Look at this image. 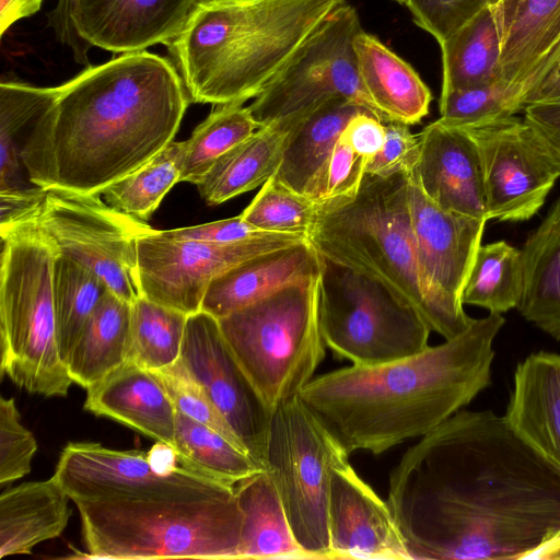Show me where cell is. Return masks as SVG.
I'll use <instances>...</instances> for the list:
<instances>
[{
	"label": "cell",
	"mask_w": 560,
	"mask_h": 560,
	"mask_svg": "<svg viewBox=\"0 0 560 560\" xmlns=\"http://www.w3.org/2000/svg\"><path fill=\"white\" fill-rule=\"evenodd\" d=\"M386 501L411 560L544 559L560 537V470L492 410L419 438Z\"/></svg>",
	"instance_id": "1"
},
{
	"label": "cell",
	"mask_w": 560,
	"mask_h": 560,
	"mask_svg": "<svg viewBox=\"0 0 560 560\" xmlns=\"http://www.w3.org/2000/svg\"><path fill=\"white\" fill-rule=\"evenodd\" d=\"M190 103L165 57L141 50L89 66L32 122L26 176L43 189L100 194L172 142Z\"/></svg>",
	"instance_id": "2"
},
{
	"label": "cell",
	"mask_w": 560,
	"mask_h": 560,
	"mask_svg": "<svg viewBox=\"0 0 560 560\" xmlns=\"http://www.w3.org/2000/svg\"><path fill=\"white\" fill-rule=\"evenodd\" d=\"M502 314L474 318L443 343L380 365H350L314 377L300 398L350 455H374L421 438L491 383Z\"/></svg>",
	"instance_id": "3"
},
{
	"label": "cell",
	"mask_w": 560,
	"mask_h": 560,
	"mask_svg": "<svg viewBox=\"0 0 560 560\" xmlns=\"http://www.w3.org/2000/svg\"><path fill=\"white\" fill-rule=\"evenodd\" d=\"M346 0H200L167 43L191 103L255 98Z\"/></svg>",
	"instance_id": "4"
},
{
	"label": "cell",
	"mask_w": 560,
	"mask_h": 560,
	"mask_svg": "<svg viewBox=\"0 0 560 560\" xmlns=\"http://www.w3.org/2000/svg\"><path fill=\"white\" fill-rule=\"evenodd\" d=\"M73 503L84 558L237 559L243 514L234 488Z\"/></svg>",
	"instance_id": "5"
},
{
	"label": "cell",
	"mask_w": 560,
	"mask_h": 560,
	"mask_svg": "<svg viewBox=\"0 0 560 560\" xmlns=\"http://www.w3.org/2000/svg\"><path fill=\"white\" fill-rule=\"evenodd\" d=\"M0 234L1 375L32 394L66 396L73 381L57 342L58 249L32 214L0 226Z\"/></svg>",
	"instance_id": "6"
},
{
	"label": "cell",
	"mask_w": 560,
	"mask_h": 560,
	"mask_svg": "<svg viewBox=\"0 0 560 560\" xmlns=\"http://www.w3.org/2000/svg\"><path fill=\"white\" fill-rule=\"evenodd\" d=\"M408 174L382 177L365 173L354 195L318 203L308 241L320 256L382 282L427 323Z\"/></svg>",
	"instance_id": "7"
},
{
	"label": "cell",
	"mask_w": 560,
	"mask_h": 560,
	"mask_svg": "<svg viewBox=\"0 0 560 560\" xmlns=\"http://www.w3.org/2000/svg\"><path fill=\"white\" fill-rule=\"evenodd\" d=\"M319 276L292 282L218 319L232 353L272 412L300 395L325 358Z\"/></svg>",
	"instance_id": "8"
},
{
	"label": "cell",
	"mask_w": 560,
	"mask_h": 560,
	"mask_svg": "<svg viewBox=\"0 0 560 560\" xmlns=\"http://www.w3.org/2000/svg\"><path fill=\"white\" fill-rule=\"evenodd\" d=\"M319 326L331 352L354 365L413 355L432 331L419 312L378 280L320 256Z\"/></svg>",
	"instance_id": "9"
},
{
	"label": "cell",
	"mask_w": 560,
	"mask_h": 560,
	"mask_svg": "<svg viewBox=\"0 0 560 560\" xmlns=\"http://www.w3.org/2000/svg\"><path fill=\"white\" fill-rule=\"evenodd\" d=\"M348 459L349 454L316 420L300 396L275 409L266 466L292 532L310 559H330L331 470Z\"/></svg>",
	"instance_id": "10"
},
{
	"label": "cell",
	"mask_w": 560,
	"mask_h": 560,
	"mask_svg": "<svg viewBox=\"0 0 560 560\" xmlns=\"http://www.w3.org/2000/svg\"><path fill=\"white\" fill-rule=\"evenodd\" d=\"M347 1L331 11L248 106L261 127L330 98H347L384 118L360 78L354 42L362 31Z\"/></svg>",
	"instance_id": "11"
},
{
	"label": "cell",
	"mask_w": 560,
	"mask_h": 560,
	"mask_svg": "<svg viewBox=\"0 0 560 560\" xmlns=\"http://www.w3.org/2000/svg\"><path fill=\"white\" fill-rule=\"evenodd\" d=\"M100 195L49 188L32 217L60 255L89 268L110 292L133 303L140 296L137 242L153 229Z\"/></svg>",
	"instance_id": "12"
},
{
	"label": "cell",
	"mask_w": 560,
	"mask_h": 560,
	"mask_svg": "<svg viewBox=\"0 0 560 560\" xmlns=\"http://www.w3.org/2000/svg\"><path fill=\"white\" fill-rule=\"evenodd\" d=\"M407 190L427 323L448 340L474 320L460 298L487 221L440 208L423 192L413 170L408 174Z\"/></svg>",
	"instance_id": "13"
},
{
	"label": "cell",
	"mask_w": 560,
	"mask_h": 560,
	"mask_svg": "<svg viewBox=\"0 0 560 560\" xmlns=\"http://www.w3.org/2000/svg\"><path fill=\"white\" fill-rule=\"evenodd\" d=\"M54 476L72 502L234 488L182 466L173 448L162 443L143 453L71 442L61 451Z\"/></svg>",
	"instance_id": "14"
},
{
	"label": "cell",
	"mask_w": 560,
	"mask_h": 560,
	"mask_svg": "<svg viewBox=\"0 0 560 560\" xmlns=\"http://www.w3.org/2000/svg\"><path fill=\"white\" fill-rule=\"evenodd\" d=\"M308 241L303 234L272 232L235 243L177 241L159 230L137 242L141 296L187 315L201 311L210 282L253 256Z\"/></svg>",
	"instance_id": "15"
},
{
	"label": "cell",
	"mask_w": 560,
	"mask_h": 560,
	"mask_svg": "<svg viewBox=\"0 0 560 560\" xmlns=\"http://www.w3.org/2000/svg\"><path fill=\"white\" fill-rule=\"evenodd\" d=\"M466 129L480 153L488 220L523 222L537 214L560 177V164L516 115Z\"/></svg>",
	"instance_id": "16"
},
{
	"label": "cell",
	"mask_w": 560,
	"mask_h": 560,
	"mask_svg": "<svg viewBox=\"0 0 560 560\" xmlns=\"http://www.w3.org/2000/svg\"><path fill=\"white\" fill-rule=\"evenodd\" d=\"M180 360L203 387L245 452L267 469L273 412L232 353L218 318L205 311L188 315Z\"/></svg>",
	"instance_id": "17"
},
{
	"label": "cell",
	"mask_w": 560,
	"mask_h": 560,
	"mask_svg": "<svg viewBox=\"0 0 560 560\" xmlns=\"http://www.w3.org/2000/svg\"><path fill=\"white\" fill-rule=\"evenodd\" d=\"M328 526L330 559L411 560L387 501L349 459L331 470Z\"/></svg>",
	"instance_id": "18"
},
{
	"label": "cell",
	"mask_w": 560,
	"mask_h": 560,
	"mask_svg": "<svg viewBox=\"0 0 560 560\" xmlns=\"http://www.w3.org/2000/svg\"><path fill=\"white\" fill-rule=\"evenodd\" d=\"M418 136L413 173L427 197L446 211L488 221L480 153L469 132L438 119Z\"/></svg>",
	"instance_id": "19"
},
{
	"label": "cell",
	"mask_w": 560,
	"mask_h": 560,
	"mask_svg": "<svg viewBox=\"0 0 560 560\" xmlns=\"http://www.w3.org/2000/svg\"><path fill=\"white\" fill-rule=\"evenodd\" d=\"M200 0H79L77 26L92 46L115 55L167 44Z\"/></svg>",
	"instance_id": "20"
},
{
	"label": "cell",
	"mask_w": 560,
	"mask_h": 560,
	"mask_svg": "<svg viewBox=\"0 0 560 560\" xmlns=\"http://www.w3.org/2000/svg\"><path fill=\"white\" fill-rule=\"evenodd\" d=\"M320 268V255L310 241L253 256L210 282L201 311L219 319L292 282L318 277Z\"/></svg>",
	"instance_id": "21"
},
{
	"label": "cell",
	"mask_w": 560,
	"mask_h": 560,
	"mask_svg": "<svg viewBox=\"0 0 560 560\" xmlns=\"http://www.w3.org/2000/svg\"><path fill=\"white\" fill-rule=\"evenodd\" d=\"M83 408L174 447L177 409L153 371L125 363L86 389Z\"/></svg>",
	"instance_id": "22"
},
{
	"label": "cell",
	"mask_w": 560,
	"mask_h": 560,
	"mask_svg": "<svg viewBox=\"0 0 560 560\" xmlns=\"http://www.w3.org/2000/svg\"><path fill=\"white\" fill-rule=\"evenodd\" d=\"M503 416L525 443L560 470V354L539 351L517 364Z\"/></svg>",
	"instance_id": "23"
},
{
	"label": "cell",
	"mask_w": 560,
	"mask_h": 560,
	"mask_svg": "<svg viewBox=\"0 0 560 560\" xmlns=\"http://www.w3.org/2000/svg\"><path fill=\"white\" fill-rule=\"evenodd\" d=\"M307 109L259 127L222 154L196 184L202 199L215 206L262 186L279 168L290 135Z\"/></svg>",
	"instance_id": "24"
},
{
	"label": "cell",
	"mask_w": 560,
	"mask_h": 560,
	"mask_svg": "<svg viewBox=\"0 0 560 560\" xmlns=\"http://www.w3.org/2000/svg\"><path fill=\"white\" fill-rule=\"evenodd\" d=\"M493 7L501 32L500 75L524 103L560 31V0H495Z\"/></svg>",
	"instance_id": "25"
},
{
	"label": "cell",
	"mask_w": 560,
	"mask_h": 560,
	"mask_svg": "<svg viewBox=\"0 0 560 560\" xmlns=\"http://www.w3.org/2000/svg\"><path fill=\"white\" fill-rule=\"evenodd\" d=\"M354 50L361 82L385 121L411 126L429 114L432 93L407 61L364 30Z\"/></svg>",
	"instance_id": "26"
},
{
	"label": "cell",
	"mask_w": 560,
	"mask_h": 560,
	"mask_svg": "<svg viewBox=\"0 0 560 560\" xmlns=\"http://www.w3.org/2000/svg\"><path fill=\"white\" fill-rule=\"evenodd\" d=\"M52 475L4 490L0 495V558L31 555L35 546L59 537L72 510Z\"/></svg>",
	"instance_id": "27"
},
{
	"label": "cell",
	"mask_w": 560,
	"mask_h": 560,
	"mask_svg": "<svg viewBox=\"0 0 560 560\" xmlns=\"http://www.w3.org/2000/svg\"><path fill=\"white\" fill-rule=\"evenodd\" d=\"M521 315L560 340V197L522 248Z\"/></svg>",
	"instance_id": "28"
},
{
	"label": "cell",
	"mask_w": 560,
	"mask_h": 560,
	"mask_svg": "<svg viewBox=\"0 0 560 560\" xmlns=\"http://www.w3.org/2000/svg\"><path fill=\"white\" fill-rule=\"evenodd\" d=\"M234 490L243 514L237 559H310L267 469L238 481Z\"/></svg>",
	"instance_id": "29"
},
{
	"label": "cell",
	"mask_w": 560,
	"mask_h": 560,
	"mask_svg": "<svg viewBox=\"0 0 560 560\" xmlns=\"http://www.w3.org/2000/svg\"><path fill=\"white\" fill-rule=\"evenodd\" d=\"M132 303L109 290L72 347L66 365L73 383L89 389L127 363Z\"/></svg>",
	"instance_id": "30"
},
{
	"label": "cell",
	"mask_w": 560,
	"mask_h": 560,
	"mask_svg": "<svg viewBox=\"0 0 560 560\" xmlns=\"http://www.w3.org/2000/svg\"><path fill=\"white\" fill-rule=\"evenodd\" d=\"M363 110L369 109L342 97L310 107L292 130L273 177L305 195L348 121Z\"/></svg>",
	"instance_id": "31"
},
{
	"label": "cell",
	"mask_w": 560,
	"mask_h": 560,
	"mask_svg": "<svg viewBox=\"0 0 560 560\" xmlns=\"http://www.w3.org/2000/svg\"><path fill=\"white\" fill-rule=\"evenodd\" d=\"M440 47L441 93L501 78V32L493 2L440 44Z\"/></svg>",
	"instance_id": "32"
},
{
	"label": "cell",
	"mask_w": 560,
	"mask_h": 560,
	"mask_svg": "<svg viewBox=\"0 0 560 560\" xmlns=\"http://www.w3.org/2000/svg\"><path fill=\"white\" fill-rule=\"evenodd\" d=\"M56 92L57 86L40 88L18 81L1 82L0 195L39 188L28 180L21 152L32 122Z\"/></svg>",
	"instance_id": "33"
},
{
	"label": "cell",
	"mask_w": 560,
	"mask_h": 560,
	"mask_svg": "<svg viewBox=\"0 0 560 560\" xmlns=\"http://www.w3.org/2000/svg\"><path fill=\"white\" fill-rule=\"evenodd\" d=\"M173 448L182 466L233 486L266 469L222 434L178 410Z\"/></svg>",
	"instance_id": "34"
},
{
	"label": "cell",
	"mask_w": 560,
	"mask_h": 560,
	"mask_svg": "<svg viewBox=\"0 0 560 560\" xmlns=\"http://www.w3.org/2000/svg\"><path fill=\"white\" fill-rule=\"evenodd\" d=\"M522 293V249L505 241L481 245L463 289L462 303L503 314L517 308Z\"/></svg>",
	"instance_id": "35"
},
{
	"label": "cell",
	"mask_w": 560,
	"mask_h": 560,
	"mask_svg": "<svg viewBox=\"0 0 560 560\" xmlns=\"http://www.w3.org/2000/svg\"><path fill=\"white\" fill-rule=\"evenodd\" d=\"M108 291L105 282L80 262L58 255L54 271V304L57 342L66 363L83 327L102 296Z\"/></svg>",
	"instance_id": "36"
},
{
	"label": "cell",
	"mask_w": 560,
	"mask_h": 560,
	"mask_svg": "<svg viewBox=\"0 0 560 560\" xmlns=\"http://www.w3.org/2000/svg\"><path fill=\"white\" fill-rule=\"evenodd\" d=\"M260 126L244 104L215 105L184 141L179 182L197 184L211 165Z\"/></svg>",
	"instance_id": "37"
},
{
	"label": "cell",
	"mask_w": 560,
	"mask_h": 560,
	"mask_svg": "<svg viewBox=\"0 0 560 560\" xmlns=\"http://www.w3.org/2000/svg\"><path fill=\"white\" fill-rule=\"evenodd\" d=\"M183 148L184 141L173 140L149 162L100 194L113 208L142 221L148 220L179 182Z\"/></svg>",
	"instance_id": "38"
},
{
	"label": "cell",
	"mask_w": 560,
	"mask_h": 560,
	"mask_svg": "<svg viewBox=\"0 0 560 560\" xmlns=\"http://www.w3.org/2000/svg\"><path fill=\"white\" fill-rule=\"evenodd\" d=\"M188 315L143 296L132 303L128 361L150 371L180 358Z\"/></svg>",
	"instance_id": "39"
},
{
	"label": "cell",
	"mask_w": 560,
	"mask_h": 560,
	"mask_svg": "<svg viewBox=\"0 0 560 560\" xmlns=\"http://www.w3.org/2000/svg\"><path fill=\"white\" fill-rule=\"evenodd\" d=\"M521 93L508 81H494L441 93L439 120L445 125L470 128L514 116L524 109Z\"/></svg>",
	"instance_id": "40"
},
{
	"label": "cell",
	"mask_w": 560,
	"mask_h": 560,
	"mask_svg": "<svg viewBox=\"0 0 560 560\" xmlns=\"http://www.w3.org/2000/svg\"><path fill=\"white\" fill-rule=\"evenodd\" d=\"M317 210L318 203L272 176L241 215L261 231L295 233L308 237Z\"/></svg>",
	"instance_id": "41"
},
{
	"label": "cell",
	"mask_w": 560,
	"mask_h": 560,
	"mask_svg": "<svg viewBox=\"0 0 560 560\" xmlns=\"http://www.w3.org/2000/svg\"><path fill=\"white\" fill-rule=\"evenodd\" d=\"M162 381L176 409L212 428L245 452L221 413L180 358L173 364L153 371Z\"/></svg>",
	"instance_id": "42"
},
{
	"label": "cell",
	"mask_w": 560,
	"mask_h": 560,
	"mask_svg": "<svg viewBox=\"0 0 560 560\" xmlns=\"http://www.w3.org/2000/svg\"><path fill=\"white\" fill-rule=\"evenodd\" d=\"M368 160L341 137L311 180L305 196L316 203L354 195L365 175Z\"/></svg>",
	"instance_id": "43"
},
{
	"label": "cell",
	"mask_w": 560,
	"mask_h": 560,
	"mask_svg": "<svg viewBox=\"0 0 560 560\" xmlns=\"http://www.w3.org/2000/svg\"><path fill=\"white\" fill-rule=\"evenodd\" d=\"M36 451V439L22 424L14 398L1 397L0 483H10L26 476Z\"/></svg>",
	"instance_id": "44"
},
{
	"label": "cell",
	"mask_w": 560,
	"mask_h": 560,
	"mask_svg": "<svg viewBox=\"0 0 560 560\" xmlns=\"http://www.w3.org/2000/svg\"><path fill=\"white\" fill-rule=\"evenodd\" d=\"M405 5L413 22L442 44L495 0H392Z\"/></svg>",
	"instance_id": "45"
},
{
	"label": "cell",
	"mask_w": 560,
	"mask_h": 560,
	"mask_svg": "<svg viewBox=\"0 0 560 560\" xmlns=\"http://www.w3.org/2000/svg\"><path fill=\"white\" fill-rule=\"evenodd\" d=\"M385 138L380 151L368 161L365 173L382 177L410 173L419 158V136L408 125L384 121Z\"/></svg>",
	"instance_id": "46"
},
{
	"label": "cell",
	"mask_w": 560,
	"mask_h": 560,
	"mask_svg": "<svg viewBox=\"0 0 560 560\" xmlns=\"http://www.w3.org/2000/svg\"><path fill=\"white\" fill-rule=\"evenodd\" d=\"M272 232L261 231L248 223L241 214L205 224L160 231L166 238L209 243H235L264 236Z\"/></svg>",
	"instance_id": "47"
},
{
	"label": "cell",
	"mask_w": 560,
	"mask_h": 560,
	"mask_svg": "<svg viewBox=\"0 0 560 560\" xmlns=\"http://www.w3.org/2000/svg\"><path fill=\"white\" fill-rule=\"evenodd\" d=\"M79 0H57V4L48 16V25L52 28L56 39L69 47L75 62L85 67L89 62V50L92 46L80 35L77 26Z\"/></svg>",
	"instance_id": "48"
},
{
	"label": "cell",
	"mask_w": 560,
	"mask_h": 560,
	"mask_svg": "<svg viewBox=\"0 0 560 560\" xmlns=\"http://www.w3.org/2000/svg\"><path fill=\"white\" fill-rule=\"evenodd\" d=\"M341 137L358 154L369 161L384 142V121L370 110L360 112L348 121Z\"/></svg>",
	"instance_id": "49"
},
{
	"label": "cell",
	"mask_w": 560,
	"mask_h": 560,
	"mask_svg": "<svg viewBox=\"0 0 560 560\" xmlns=\"http://www.w3.org/2000/svg\"><path fill=\"white\" fill-rule=\"evenodd\" d=\"M524 119L560 164V98L528 104Z\"/></svg>",
	"instance_id": "50"
},
{
	"label": "cell",
	"mask_w": 560,
	"mask_h": 560,
	"mask_svg": "<svg viewBox=\"0 0 560 560\" xmlns=\"http://www.w3.org/2000/svg\"><path fill=\"white\" fill-rule=\"evenodd\" d=\"M44 0H0V35L18 21L39 11Z\"/></svg>",
	"instance_id": "51"
},
{
	"label": "cell",
	"mask_w": 560,
	"mask_h": 560,
	"mask_svg": "<svg viewBox=\"0 0 560 560\" xmlns=\"http://www.w3.org/2000/svg\"><path fill=\"white\" fill-rule=\"evenodd\" d=\"M555 98H560V58L526 94L524 104L526 106L532 103Z\"/></svg>",
	"instance_id": "52"
},
{
	"label": "cell",
	"mask_w": 560,
	"mask_h": 560,
	"mask_svg": "<svg viewBox=\"0 0 560 560\" xmlns=\"http://www.w3.org/2000/svg\"><path fill=\"white\" fill-rule=\"evenodd\" d=\"M560 58V31L550 45L546 56L544 57L541 63L539 65L530 90L542 79V77L550 70V68L559 60ZM529 90V91H530Z\"/></svg>",
	"instance_id": "53"
}]
</instances>
